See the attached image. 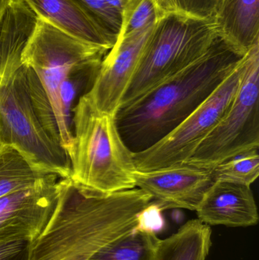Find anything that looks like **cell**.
Returning <instances> with one entry per match:
<instances>
[{"instance_id":"obj_1","label":"cell","mask_w":259,"mask_h":260,"mask_svg":"<svg viewBox=\"0 0 259 260\" xmlns=\"http://www.w3.org/2000/svg\"><path fill=\"white\" fill-rule=\"evenodd\" d=\"M57 204L45 229L30 244L29 260H88L113 240L139 225L152 203L138 188L102 194L75 182L58 181Z\"/></svg>"},{"instance_id":"obj_2","label":"cell","mask_w":259,"mask_h":260,"mask_svg":"<svg viewBox=\"0 0 259 260\" xmlns=\"http://www.w3.org/2000/svg\"><path fill=\"white\" fill-rule=\"evenodd\" d=\"M243 56L217 36L191 65L121 107L116 122L129 149L144 151L165 137L214 92Z\"/></svg>"},{"instance_id":"obj_3","label":"cell","mask_w":259,"mask_h":260,"mask_svg":"<svg viewBox=\"0 0 259 260\" xmlns=\"http://www.w3.org/2000/svg\"><path fill=\"white\" fill-rule=\"evenodd\" d=\"M36 23L32 12L13 6L0 25V142L15 147L34 166L67 178L71 174L68 153L38 119L21 62Z\"/></svg>"},{"instance_id":"obj_4","label":"cell","mask_w":259,"mask_h":260,"mask_svg":"<svg viewBox=\"0 0 259 260\" xmlns=\"http://www.w3.org/2000/svg\"><path fill=\"white\" fill-rule=\"evenodd\" d=\"M71 121L69 177L102 194L135 188L133 152L119 131L116 116L99 111L85 94L73 108Z\"/></svg>"},{"instance_id":"obj_5","label":"cell","mask_w":259,"mask_h":260,"mask_svg":"<svg viewBox=\"0 0 259 260\" xmlns=\"http://www.w3.org/2000/svg\"><path fill=\"white\" fill-rule=\"evenodd\" d=\"M217 38L214 19L195 18L181 12L160 17L146 41L120 108L191 65Z\"/></svg>"},{"instance_id":"obj_6","label":"cell","mask_w":259,"mask_h":260,"mask_svg":"<svg viewBox=\"0 0 259 260\" xmlns=\"http://www.w3.org/2000/svg\"><path fill=\"white\" fill-rule=\"evenodd\" d=\"M259 148V41L245 54L237 93L216 127L187 163L212 169L238 154Z\"/></svg>"},{"instance_id":"obj_7","label":"cell","mask_w":259,"mask_h":260,"mask_svg":"<svg viewBox=\"0 0 259 260\" xmlns=\"http://www.w3.org/2000/svg\"><path fill=\"white\" fill-rule=\"evenodd\" d=\"M107 53L38 17L34 30L23 50L21 62L39 79L58 128L61 88L82 70L101 63Z\"/></svg>"},{"instance_id":"obj_8","label":"cell","mask_w":259,"mask_h":260,"mask_svg":"<svg viewBox=\"0 0 259 260\" xmlns=\"http://www.w3.org/2000/svg\"><path fill=\"white\" fill-rule=\"evenodd\" d=\"M244 70L245 55L223 83L180 124L150 148L133 153L137 170L149 171L188 161L225 115Z\"/></svg>"},{"instance_id":"obj_9","label":"cell","mask_w":259,"mask_h":260,"mask_svg":"<svg viewBox=\"0 0 259 260\" xmlns=\"http://www.w3.org/2000/svg\"><path fill=\"white\" fill-rule=\"evenodd\" d=\"M59 179L51 176L0 197V242H33L41 235L56 209Z\"/></svg>"},{"instance_id":"obj_10","label":"cell","mask_w":259,"mask_h":260,"mask_svg":"<svg viewBox=\"0 0 259 260\" xmlns=\"http://www.w3.org/2000/svg\"><path fill=\"white\" fill-rule=\"evenodd\" d=\"M155 23L116 41L103 58L92 87L87 93L100 112L117 114Z\"/></svg>"},{"instance_id":"obj_11","label":"cell","mask_w":259,"mask_h":260,"mask_svg":"<svg viewBox=\"0 0 259 260\" xmlns=\"http://www.w3.org/2000/svg\"><path fill=\"white\" fill-rule=\"evenodd\" d=\"M135 187L149 194L162 210L196 211L214 183L212 169L185 163L149 171H137Z\"/></svg>"},{"instance_id":"obj_12","label":"cell","mask_w":259,"mask_h":260,"mask_svg":"<svg viewBox=\"0 0 259 260\" xmlns=\"http://www.w3.org/2000/svg\"><path fill=\"white\" fill-rule=\"evenodd\" d=\"M207 225L249 227L258 223V208L250 186L214 181L196 209Z\"/></svg>"},{"instance_id":"obj_13","label":"cell","mask_w":259,"mask_h":260,"mask_svg":"<svg viewBox=\"0 0 259 260\" xmlns=\"http://www.w3.org/2000/svg\"><path fill=\"white\" fill-rule=\"evenodd\" d=\"M36 14L65 33L108 52L114 42L73 0H24Z\"/></svg>"},{"instance_id":"obj_14","label":"cell","mask_w":259,"mask_h":260,"mask_svg":"<svg viewBox=\"0 0 259 260\" xmlns=\"http://www.w3.org/2000/svg\"><path fill=\"white\" fill-rule=\"evenodd\" d=\"M214 21L217 36L245 55L259 41V0H221Z\"/></svg>"},{"instance_id":"obj_15","label":"cell","mask_w":259,"mask_h":260,"mask_svg":"<svg viewBox=\"0 0 259 260\" xmlns=\"http://www.w3.org/2000/svg\"><path fill=\"white\" fill-rule=\"evenodd\" d=\"M211 247L210 226L190 220L166 239L161 240L156 260H206Z\"/></svg>"},{"instance_id":"obj_16","label":"cell","mask_w":259,"mask_h":260,"mask_svg":"<svg viewBox=\"0 0 259 260\" xmlns=\"http://www.w3.org/2000/svg\"><path fill=\"white\" fill-rule=\"evenodd\" d=\"M53 175L57 174L32 165L15 147L0 145V197L27 189Z\"/></svg>"},{"instance_id":"obj_17","label":"cell","mask_w":259,"mask_h":260,"mask_svg":"<svg viewBox=\"0 0 259 260\" xmlns=\"http://www.w3.org/2000/svg\"><path fill=\"white\" fill-rule=\"evenodd\" d=\"M160 241L155 232L137 227L105 244L88 260H156Z\"/></svg>"},{"instance_id":"obj_18","label":"cell","mask_w":259,"mask_h":260,"mask_svg":"<svg viewBox=\"0 0 259 260\" xmlns=\"http://www.w3.org/2000/svg\"><path fill=\"white\" fill-rule=\"evenodd\" d=\"M214 181L231 182L251 186L259 175L258 149L251 150L212 168Z\"/></svg>"},{"instance_id":"obj_19","label":"cell","mask_w":259,"mask_h":260,"mask_svg":"<svg viewBox=\"0 0 259 260\" xmlns=\"http://www.w3.org/2000/svg\"><path fill=\"white\" fill-rule=\"evenodd\" d=\"M158 18L155 0H129L121 12V27L117 41L155 24Z\"/></svg>"},{"instance_id":"obj_20","label":"cell","mask_w":259,"mask_h":260,"mask_svg":"<svg viewBox=\"0 0 259 260\" xmlns=\"http://www.w3.org/2000/svg\"><path fill=\"white\" fill-rule=\"evenodd\" d=\"M25 67L27 86H28L30 99L36 111V116L49 136L55 142L61 145L60 135H59L57 122L55 118L53 110L46 95L45 91L33 70L26 66Z\"/></svg>"},{"instance_id":"obj_21","label":"cell","mask_w":259,"mask_h":260,"mask_svg":"<svg viewBox=\"0 0 259 260\" xmlns=\"http://www.w3.org/2000/svg\"><path fill=\"white\" fill-rule=\"evenodd\" d=\"M115 44L121 27V15L106 0H73Z\"/></svg>"},{"instance_id":"obj_22","label":"cell","mask_w":259,"mask_h":260,"mask_svg":"<svg viewBox=\"0 0 259 260\" xmlns=\"http://www.w3.org/2000/svg\"><path fill=\"white\" fill-rule=\"evenodd\" d=\"M220 2L221 0H177L181 12L204 19H214Z\"/></svg>"},{"instance_id":"obj_23","label":"cell","mask_w":259,"mask_h":260,"mask_svg":"<svg viewBox=\"0 0 259 260\" xmlns=\"http://www.w3.org/2000/svg\"><path fill=\"white\" fill-rule=\"evenodd\" d=\"M30 244L27 241L0 242V260H29Z\"/></svg>"},{"instance_id":"obj_24","label":"cell","mask_w":259,"mask_h":260,"mask_svg":"<svg viewBox=\"0 0 259 260\" xmlns=\"http://www.w3.org/2000/svg\"><path fill=\"white\" fill-rule=\"evenodd\" d=\"M155 2L159 12V18L166 14L180 12L177 0H155Z\"/></svg>"},{"instance_id":"obj_25","label":"cell","mask_w":259,"mask_h":260,"mask_svg":"<svg viewBox=\"0 0 259 260\" xmlns=\"http://www.w3.org/2000/svg\"><path fill=\"white\" fill-rule=\"evenodd\" d=\"M129 0H106L107 4L121 15L122 11Z\"/></svg>"},{"instance_id":"obj_26","label":"cell","mask_w":259,"mask_h":260,"mask_svg":"<svg viewBox=\"0 0 259 260\" xmlns=\"http://www.w3.org/2000/svg\"><path fill=\"white\" fill-rule=\"evenodd\" d=\"M12 1V0H0V25H1L3 18H4L5 14Z\"/></svg>"},{"instance_id":"obj_27","label":"cell","mask_w":259,"mask_h":260,"mask_svg":"<svg viewBox=\"0 0 259 260\" xmlns=\"http://www.w3.org/2000/svg\"><path fill=\"white\" fill-rule=\"evenodd\" d=\"M0 145H1V142H0Z\"/></svg>"}]
</instances>
